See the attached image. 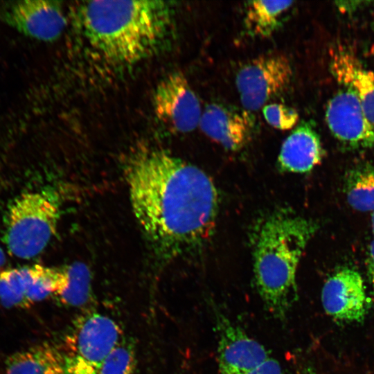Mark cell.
Listing matches in <instances>:
<instances>
[{
  "label": "cell",
  "instance_id": "obj_26",
  "mask_svg": "<svg viewBox=\"0 0 374 374\" xmlns=\"http://www.w3.org/2000/svg\"><path fill=\"white\" fill-rule=\"evenodd\" d=\"M371 229H372V233L374 237V212L372 213V216H371Z\"/></svg>",
  "mask_w": 374,
  "mask_h": 374
},
{
  "label": "cell",
  "instance_id": "obj_19",
  "mask_svg": "<svg viewBox=\"0 0 374 374\" xmlns=\"http://www.w3.org/2000/svg\"><path fill=\"white\" fill-rule=\"evenodd\" d=\"M66 287L55 296L64 305L78 307L84 305L91 296V274L86 265L74 262L67 266Z\"/></svg>",
  "mask_w": 374,
  "mask_h": 374
},
{
  "label": "cell",
  "instance_id": "obj_13",
  "mask_svg": "<svg viewBox=\"0 0 374 374\" xmlns=\"http://www.w3.org/2000/svg\"><path fill=\"white\" fill-rule=\"evenodd\" d=\"M330 71L342 87L358 96L368 119L374 125V71L351 52L339 48L332 53Z\"/></svg>",
  "mask_w": 374,
  "mask_h": 374
},
{
  "label": "cell",
  "instance_id": "obj_5",
  "mask_svg": "<svg viewBox=\"0 0 374 374\" xmlns=\"http://www.w3.org/2000/svg\"><path fill=\"white\" fill-rule=\"evenodd\" d=\"M293 70L284 55H262L247 62L238 70L235 84L240 102L247 112L256 111L289 87Z\"/></svg>",
  "mask_w": 374,
  "mask_h": 374
},
{
  "label": "cell",
  "instance_id": "obj_24",
  "mask_svg": "<svg viewBox=\"0 0 374 374\" xmlns=\"http://www.w3.org/2000/svg\"><path fill=\"white\" fill-rule=\"evenodd\" d=\"M366 262L368 277L372 287L373 294L374 296V240L368 246Z\"/></svg>",
  "mask_w": 374,
  "mask_h": 374
},
{
  "label": "cell",
  "instance_id": "obj_10",
  "mask_svg": "<svg viewBox=\"0 0 374 374\" xmlns=\"http://www.w3.org/2000/svg\"><path fill=\"white\" fill-rule=\"evenodd\" d=\"M122 331L111 317L93 312L81 317L67 338L65 357L100 366L121 342Z\"/></svg>",
  "mask_w": 374,
  "mask_h": 374
},
{
  "label": "cell",
  "instance_id": "obj_9",
  "mask_svg": "<svg viewBox=\"0 0 374 374\" xmlns=\"http://www.w3.org/2000/svg\"><path fill=\"white\" fill-rule=\"evenodd\" d=\"M321 299L325 312L345 323L362 321L371 305L362 276L350 267H343L328 278Z\"/></svg>",
  "mask_w": 374,
  "mask_h": 374
},
{
  "label": "cell",
  "instance_id": "obj_6",
  "mask_svg": "<svg viewBox=\"0 0 374 374\" xmlns=\"http://www.w3.org/2000/svg\"><path fill=\"white\" fill-rule=\"evenodd\" d=\"M152 106L158 120L172 132L185 134L199 126L201 105L181 72H172L157 84Z\"/></svg>",
  "mask_w": 374,
  "mask_h": 374
},
{
  "label": "cell",
  "instance_id": "obj_4",
  "mask_svg": "<svg viewBox=\"0 0 374 374\" xmlns=\"http://www.w3.org/2000/svg\"><path fill=\"white\" fill-rule=\"evenodd\" d=\"M60 213V198L52 188L15 197L5 217L3 241L9 253L26 260L39 254L55 233Z\"/></svg>",
  "mask_w": 374,
  "mask_h": 374
},
{
  "label": "cell",
  "instance_id": "obj_7",
  "mask_svg": "<svg viewBox=\"0 0 374 374\" xmlns=\"http://www.w3.org/2000/svg\"><path fill=\"white\" fill-rule=\"evenodd\" d=\"M0 20L21 34L44 42L57 39L67 24L60 2L42 0L3 3Z\"/></svg>",
  "mask_w": 374,
  "mask_h": 374
},
{
  "label": "cell",
  "instance_id": "obj_18",
  "mask_svg": "<svg viewBox=\"0 0 374 374\" xmlns=\"http://www.w3.org/2000/svg\"><path fill=\"white\" fill-rule=\"evenodd\" d=\"M30 279V265L1 271L0 303L6 308L30 307L28 300Z\"/></svg>",
  "mask_w": 374,
  "mask_h": 374
},
{
  "label": "cell",
  "instance_id": "obj_1",
  "mask_svg": "<svg viewBox=\"0 0 374 374\" xmlns=\"http://www.w3.org/2000/svg\"><path fill=\"white\" fill-rule=\"evenodd\" d=\"M125 179L134 215L159 256L176 258L211 235L218 195L200 168L157 148L130 154Z\"/></svg>",
  "mask_w": 374,
  "mask_h": 374
},
{
  "label": "cell",
  "instance_id": "obj_14",
  "mask_svg": "<svg viewBox=\"0 0 374 374\" xmlns=\"http://www.w3.org/2000/svg\"><path fill=\"white\" fill-rule=\"evenodd\" d=\"M323 154L320 136L313 123L303 121L283 142L278 161L283 170L303 173L317 166Z\"/></svg>",
  "mask_w": 374,
  "mask_h": 374
},
{
  "label": "cell",
  "instance_id": "obj_8",
  "mask_svg": "<svg viewBox=\"0 0 374 374\" xmlns=\"http://www.w3.org/2000/svg\"><path fill=\"white\" fill-rule=\"evenodd\" d=\"M325 118L333 136L352 150L374 148V125L357 94L343 87L328 102Z\"/></svg>",
  "mask_w": 374,
  "mask_h": 374
},
{
  "label": "cell",
  "instance_id": "obj_2",
  "mask_svg": "<svg viewBox=\"0 0 374 374\" xmlns=\"http://www.w3.org/2000/svg\"><path fill=\"white\" fill-rule=\"evenodd\" d=\"M77 16L86 42L112 64H137L168 48L175 38V12L168 1H87Z\"/></svg>",
  "mask_w": 374,
  "mask_h": 374
},
{
  "label": "cell",
  "instance_id": "obj_20",
  "mask_svg": "<svg viewBox=\"0 0 374 374\" xmlns=\"http://www.w3.org/2000/svg\"><path fill=\"white\" fill-rule=\"evenodd\" d=\"M135 367L134 346L121 340L103 361L98 374H133Z\"/></svg>",
  "mask_w": 374,
  "mask_h": 374
},
{
  "label": "cell",
  "instance_id": "obj_3",
  "mask_svg": "<svg viewBox=\"0 0 374 374\" xmlns=\"http://www.w3.org/2000/svg\"><path fill=\"white\" fill-rule=\"evenodd\" d=\"M317 229L313 220L285 208L267 214L254 228L255 283L265 308L276 318H285L296 299L297 267Z\"/></svg>",
  "mask_w": 374,
  "mask_h": 374
},
{
  "label": "cell",
  "instance_id": "obj_22",
  "mask_svg": "<svg viewBox=\"0 0 374 374\" xmlns=\"http://www.w3.org/2000/svg\"><path fill=\"white\" fill-rule=\"evenodd\" d=\"M242 374H283V371L278 361L269 357L258 366Z\"/></svg>",
  "mask_w": 374,
  "mask_h": 374
},
{
  "label": "cell",
  "instance_id": "obj_12",
  "mask_svg": "<svg viewBox=\"0 0 374 374\" xmlns=\"http://www.w3.org/2000/svg\"><path fill=\"white\" fill-rule=\"evenodd\" d=\"M199 127L210 139L235 152L247 144L253 125L249 112L211 103L202 111Z\"/></svg>",
  "mask_w": 374,
  "mask_h": 374
},
{
  "label": "cell",
  "instance_id": "obj_16",
  "mask_svg": "<svg viewBox=\"0 0 374 374\" xmlns=\"http://www.w3.org/2000/svg\"><path fill=\"white\" fill-rule=\"evenodd\" d=\"M294 2L290 1H253L245 6L244 25L251 37H268L276 32L285 13Z\"/></svg>",
  "mask_w": 374,
  "mask_h": 374
},
{
  "label": "cell",
  "instance_id": "obj_21",
  "mask_svg": "<svg viewBox=\"0 0 374 374\" xmlns=\"http://www.w3.org/2000/svg\"><path fill=\"white\" fill-rule=\"evenodd\" d=\"M265 121L271 127L280 130L293 128L299 121V114L296 109L280 103H269L262 107Z\"/></svg>",
  "mask_w": 374,
  "mask_h": 374
},
{
  "label": "cell",
  "instance_id": "obj_15",
  "mask_svg": "<svg viewBox=\"0 0 374 374\" xmlns=\"http://www.w3.org/2000/svg\"><path fill=\"white\" fill-rule=\"evenodd\" d=\"M64 352L51 344L44 343L9 356L5 374H64Z\"/></svg>",
  "mask_w": 374,
  "mask_h": 374
},
{
  "label": "cell",
  "instance_id": "obj_11",
  "mask_svg": "<svg viewBox=\"0 0 374 374\" xmlns=\"http://www.w3.org/2000/svg\"><path fill=\"white\" fill-rule=\"evenodd\" d=\"M220 374H242L258 366L269 353L222 314L217 316Z\"/></svg>",
  "mask_w": 374,
  "mask_h": 374
},
{
  "label": "cell",
  "instance_id": "obj_23",
  "mask_svg": "<svg viewBox=\"0 0 374 374\" xmlns=\"http://www.w3.org/2000/svg\"><path fill=\"white\" fill-rule=\"evenodd\" d=\"M369 3V1H336L335 6L342 13L353 14L365 6L364 4Z\"/></svg>",
  "mask_w": 374,
  "mask_h": 374
},
{
  "label": "cell",
  "instance_id": "obj_25",
  "mask_svg": "<svg viewBox=\"0 0 374 374\" xmlns=\"http://www.w3.org/2000/svg\"><path fill=\"white\" fill-rule=\"evenodd\" d=\"M6 257L3 249L0 247V271L6 264Z\"/></svg>",
  "mask_w": 374,
  "mask_h": 374
},
{
  "label": "cell",
  "instance_id": "obj_17",
  "mask_svg": "<svg viewBox=\"0 0 374 374\" xmlns=\"http://www.w3.org/2000/svg\"><path fill=\"white\" fill-rule=\"evenodd\" d=\"M344 191L353 209L374 212V165L366 162L350 168L344 177Z\"/></svg>",
  "mask_w": 374,
  "mask_h": 374
}]
</instances>
